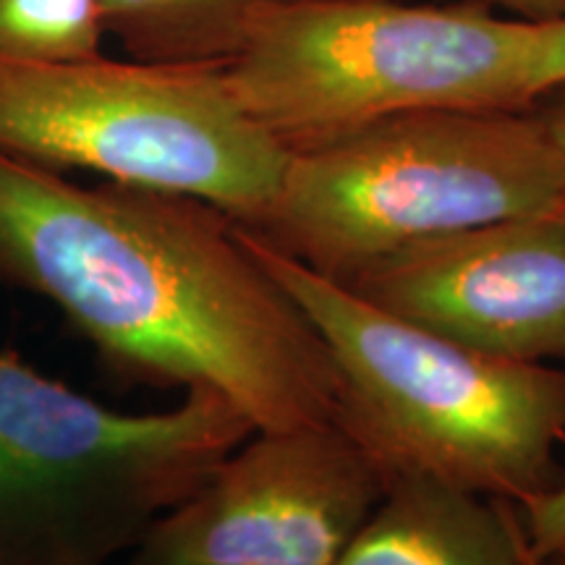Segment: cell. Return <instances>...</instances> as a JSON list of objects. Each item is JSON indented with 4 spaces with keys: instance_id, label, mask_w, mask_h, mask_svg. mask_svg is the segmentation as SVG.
Listing matches in <instances>:
<instances>
[{
    "instance_id": "2",
    "label": "cell",
    "mask_w": 565,
    "mask_h": 565,
    "mask_svg": "<svg viewBox=\"0 0 565 565\" xmlns=\"http://www.w3.org/2000/svg\"><path fill=\"white\" fill-rule=\"evenodd\" d=\"M242 228L328 345L338 427L391 475L433 477L515 508L553 490L565 366L490 356L416 328Z\"/></svg>"
},
{
    "instance_id": "12",
    "label": "cell",
    "mask_w": 565,
    "mask_h": 565,
    "mask_svg": "<svg viewBox=\"0 0 565 565\" xmlns=\"http://www.w3.org/2000/svg\"><path fill=\"white\" fill-rule=\"evenodd\" d=\"M228 3L233 0H100V9L105 24L118 21V24L160 26L204 17Z\"/></svg>"
},
{
    "instance_id": "10",
    "label": "cell",
    "mask_w": 565,
    "mask_h": 565,
    "mask_svg": "<svg viewBox=\"0 0 565 565\" xmlns=\"http://www.w3.org/2000/svg\"><path fill=\"white\" fill-rule=\"evenodd\" d=\"M100 0H0V58L63 63L100 55Z\"/></svg>"
},
{
    "instance_id": "11",
    "label": "cell",
    "mask_w": 565,
    "mask_h": 565,
    "mask_svg": "<svg viewBox=\"0 0 565 565\" xmlns=\"http://www.w3.org/2000/svg\"><path fill=\"white\" fill-rule=\"evenodd\" d=\"M529 550L536 561L547 563L550 557L565 550V479L540 498L519 508Z\"/></svg>"
},
{
    "instance_id": "14",
    "label": "cell",
    "mask_w": 565,
    "mask_h": 565,
    "mask_svg": "<svg viewBox=\"0 0 565 565\" xmlns=\"http://www.w3.org/2000/svg\"><path fill=\"white\" fill-rule=\"evenodd\" d=\"M463 3L484 6V9H505L526 21L565 19V0H463Z\"/></svg>"
},
{
    "instance_id": "8",
    "label": "cell",
    "mask_w": 565,
    "mask_h": 565,
    "mask_svg": "<svg viewBox=\"0 0 565 565\" xmlns=\"http://www.w3.org/2000/svg\"><path fill=\"white\" fill-rule=\"evenodd\" d=\"M372 307L466 349L565 359V221L519 217L406 246L341 282Z\"/></svg>"
},
{
    "instance_id": "15",
    "label": "cell",
    "mask_w": 565,
    "mask_h": 565,
    "mask_svg": "<svg viewBox=\"0 0 565 565\" xmlns=\"http://www.w3.org/2000/svg\"><path fill=\"white\" fill-rule=\"evenodd\" d=\"M532 108L540 113L542 121L553 134L557 150H561V158H563V168H565V84L563 87H555L545 92V95L536 100ZM561 217L565 221V196H563V210H561Z\"/></svg>"
},
{
    "instance_id": "4",
    "label": "cell",
    "mask_w": 565,
    "mask_h": 565,
    "mask_svg": "<svg viewBox=\"0 0 565 565\" xmlns=\"http://www.w3.org/2000/svg\"><path fill=\"white\" fill-rule=\"evenodd\" d=\"M565 168L534 108L414 110L288 150L254 233L349 282L406 246L519 217L561 215Z\"/></svg>"
},
{
    "instance_id": "16",
    "label": "cell",
    "mask_w": 565,
    "mask_h": 565,
    "mask_svg": "<svg viewBox=\"0 0 565 565\" xmlns=\"http://www.w3.org/2000/svg\"><path fill=\"white\" fill-rule=\"evenodd\" d=\"M545 565H565V550H563V553H557L555 557H550Z\"/></svg>"
},
{
    "instance_id": "13",
    "label": "cell",
    "mask_w": 565,
    "mask_h": 565,
    "mask_svg": "<svg viewBox=\"0 0 565 565\" xmlns=\"http://www.w3.org/2000/svg\"><path fill=\"white\" fill-rule=\"evenodd\" d=\"M565 84V19L540 21V51H536V92ZM536 97V100H540Z\"/></svg>"
},
{
    "instance_id": "3",
    "label": "cell",
    "mask_w": 565,
    "mask_h": 565,
    "mask_svg": "<svg viewBox=\"0 0 565 565\" xmlns=\"http://www.w3.org/2000/svg\"><path fill=\"white\" fill-rule=\"evenodd\" d=\"M540 21L484 6L267 0L238 17L221 68L242 108L286 150L414 110H524Z\"/></svg>"
},
{
    "instance_id": "5",
    "label": "cell",
    "mask_w": 565,
    "mask_h": 565,
    "mask_svg": "<svg viewBox=\"0 0 565 565\" xmlns=\"http://www.w3.org/2000/svg\"><path fill=\"white\" fill-rule=\"evenodd\" d=\"M254 433L212 391L129 414L0 351V565H118Z\"/></svg>"
},
{
    "instance_id": "6",
    "label": "cell",
    "mask_w": 565,
    "mask_h": 565,
    "mask_svg": "<svg viewBox=\"0 0 565 565\" xmlns=\"http://www.w3.org/2000/svg\"><path fill=\"white\" fill-rule=\"evenodd\" d=\"M0 152L53 171L179 194L257 228L288 150L242 108L215 63L0 58Z\"/></svg>"
},
{
    "instance_id": "17",
    "label": "cell",
    "mask_w": 565,
    "mask_h": 565,
    "mask_svg": "<svg viewBox=\"0 0 565 565\" xmlns=\"http://www.w3.org/2000/svg\"><path fill=\"white\" fill-rule=\"evenodd\" d=\"M529 565H545V563H542V561H536V557L532 555V563H529Z\"/></svg>"
},
{
    "instance_id": "7",
    "label": "cell",
    "mask_w": 565,
    "mask_h": 565,
    "mask_svg": "<svg viewBox=\"0 0 565 565\" xmlns=\"http://www.w3.org/2000/svg\"><path fill=\"white\" fill-rule=\"evenodd\" d=\"M391 479L338 424L254 429L118 565H335Z\"/></svg>"
},
{
    "instance_id": "1",
    "label": "cell",
    "mask_w": 565,
    "mask_h": 565,
    "mask_svg": "<svg viewBox=\"0 0 565 565\" xmlns=\"http://www.w3.org/2000/svg\"><path fill=\"white\" fill-rule=\"evenodd\" d=\"M0 282L134 383L221 393L254 429L338 424L328 345L210 204L0 152Z\"/></svg>"
},
{
    "instance_id": "9",
    "label": "cell",
    "mask_w": 565,
    "mask_h": 565,
    "mask_svg": "<svg viewBox=\"0 0 565 565\" xmlns=\"http://www.w3.org/2000/svg\"><path fill=\"white\" fill-rule=\"evenodd\" d=\"M519 508L419 475H393L335 565H529Z\"/></svg>"
}]
</instances>
